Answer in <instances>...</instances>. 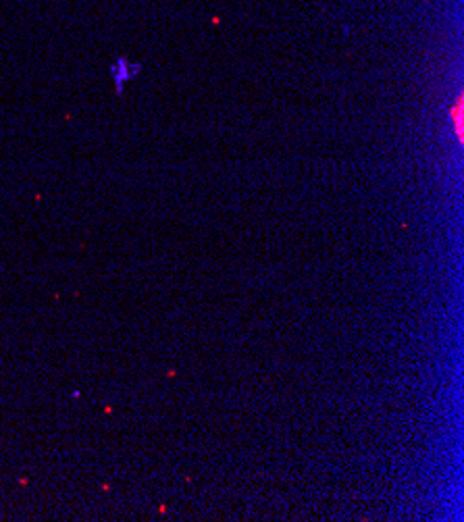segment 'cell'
Masks as SVG:
<instances>
[{"instance_id":"cell-1","label":"cell","mask_w":464,"mask_h":522,"mask_svg":"<svg viewBox=\"0 0 464 522\" xmlns=\"http://www.w3.org/2000/svg\"><path fill=\"white\" fill-rule=\"evenodd\" d=\"M142 71V65L127 59V57H117L110 67H108V75L112 79V85L117 90V94H123V90L127 88V83H132Z\"/></svg>"},{"instance_id":"cell-2","label":"cell","mask_w":464,"mask_h":522,"mask_svg":"<svg viewBox=\"0 0 464 522\" xmlns=\"http://www.w3.org/2000/svg\"><path fill=\"white\" fill-rule=\"evenodd\" d=\"M454 123H456V136L463 142V98L458 96L456 100V114H454Z\"/></svg>"}]
</instances>
